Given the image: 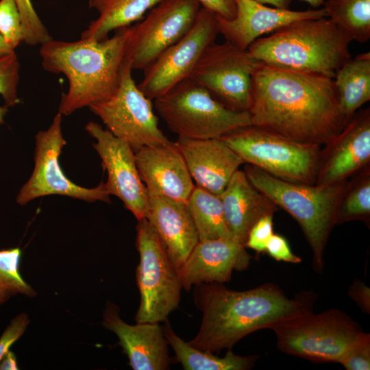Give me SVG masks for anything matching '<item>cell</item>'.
Returning <instances> with one entry per match:
<instances>
[{
    "label": "cell",
    "instance_id": "cell-1",
    "mask_svg": "<svg viewBox=\"0 0 370 370\" xmlns=\"http://www.w3.org/2000/svg\"><path fill=\"white\" fill-rule=\"evenodd\" d=\"M248 112L252 125L303 143L325 145L343 130L334 78L258 62Z\"/></svg>",
    "mask_w": 370,
    "mask_h": 370
},
{
    "label": "cell",
    "instance_id": "cell-2",
    "mask_svg": "<svg viewBox=\"0 0 370 370\" xmlns=\"http://www.w3.org/2000/svg\"><path fill=\"white\" fill-rule=\"evenodd\" d=\"M193 297L202 319L197 334L188 343L212 354L231 349L254 331L270 328L281 319L311 310L314 302L312 292L290 299L271 284L236 291L222 283H202L195 286Z\"/></svg>",
    "mask_w": 370,
    "mask_h": 370
},
{
    "label": "cell",
    "instance_id": "cell-3",
    "mask_svg": "<svg viewBox=\"0 0 370 370\" xmlns=\"http://www.w3.org/2000/svg\"><path fill=\"white\" fill-rule=\"evenodd\" d=\"M115 31L114 36L100 41L52 39L41 45L39 53L44 70L62 73L69 82L58 108L62 115L103 101L116 92L132 29L129 26Z\"/></svg>",
    "mask_w": 370,
    "mask_h": 370
},
{
    "label": "cell",
    "instance_id": "cell-4",
    "mask_svg": "<svg viewBox=\"0 0 370 370\" xmlns=\"http://www.w3.org/2000/svg\"><path fill=\"white\" fill-rule=\"evenodd\" d=\"M351 38L329 18L301 19L260 37L247 50L258 61L334 78L349 58Z\"/></svg>",
    "mask_w": 370,
    "mask_h": 370
},
{
    "label": "cell",
    "instance_id": "cell-5",
    "mask_svg": "<svg viewBox=\"0 0 370 370\" xmlns=\"http://www.w3.org/2000/svg\"><path fill=\"white\" fill-rule=\"evenodd\" d=\"M243 171L254 186L298 222L312 249L314 268L321 271L324 249L336 223L338 206L348 181L322 185L293 182L249 164Z\"/></svg>",
    "mask_w": 370,
    "mask_h": 370
},
{
    "label": "cell",
    "instance_id": "cell-6",
    "mask_svg": "<svg viewBox=\"0 0 370 370\" xmlns=\"http://www.w3.org/2000/svg\"><path fill=\"white\" fill-rule=\"evenodd\" d=\"M154 106L171 132L188 138H221L251 125L248 111L225 107L190 77L154 99Z\"/></svg>",
    "mask_w": 370,
    "mask_h": 370
},
{
    "label": "cell",
    "instance_id": "cell-7",
    "mask_svg": "<svg viewBox=\"0 0 370 370\" xmlns=\"http://www.w3.org/2000/svg\"><path fill=\"white\" fill-rule=\"evenodd\" d=\"M282 352L315 362H339L346 351L365 333L351 317L338 309L319 314L297 312L273 324Z\"/></svg>",
    "mask_w": 370,
    "mask_h": 370
},
{
    "label": "cell",
    "instance_id": "cell-8",
    "mask_svg": "<svg viewBox=\"0 0 370 370\" xmlns=\"http://www.w3.org/2000/svg\"><path fill=\"white\" fill-rule=\"evenodd\" d=\"M246 164L290 182L314 184L321 146L296 142L254 125L221 138Z\"/></svg>",
    "mask_w": 370,
    "mask_h": 370
},
{
    "label": "cell",
    "instance_id": "cell-9",
    "mask_svg": "<svg viewBox=\"0 0 370 370\" xmlns=\"http://www.w3.org/2000/svg\"><path fill=\"white\" fill-rule=\"evenodd\" d=\"M138 221L136 247L139 263L136 278L140 300L135 321L163 322L180 304V276L149 221Z\"/></svg>",
    "mask_w": 370,
    "mask_h": 370
},
{
    "label": "cell",
    "instance_id": "cell-10",
    "mask_svg": "<svg viewBox=\"0 0 370 370\" xmlns=\"http://www.w3.org/2000/svg\"><path fill=\"white\" fill-rule=\"evenodd\" d=\"M132 71V62L127 55L116 92L89 108L108 131L127 143L135 152L143 147L165 145L171 140L159 127L152 100L136 84Z\"/></svg>",
    "mask_w": 370,
    "mask_h": 370
},
{
    "label": "cell",
    "instance_id": "cell-11",
    "mask_svg": "<svg viewBox=\"0 0 370 370\" xmlns=\"http://www.w3.org/2000/svg\"><path fill=\"white\" fill-rule=\"evenodd\" d=\"M62 116L58 112L50 126L35 135L34 169L20 188L16 202L25 206L40 197L58 195L86 202L110 203L104 182L94 188H85L73 182L64 173L59 162L60 155L66 144L62 132Z\"/></svg>",
    "mask_w": 370,
    "mask_h": 370
},
{
    "label": "cell",
    "instance_id": "cell-12",
    "mask_svg": "<svg viewBox=\"0 0 370 370\" xmlns=\"http://www.w3.org/2000/svg\"><path fill=\"white\" fill-rule=\"evenodd\" d=\"M258 61L247 49L225 41L202 53L190 75L225 107L248 111L251 77Z\"/></svg>",
    "mask_w": 370,
    "mask_h": 370
},
{
    "label": "cell",
    "instance_id": "cell-13",
    "mask_svg": "<svg viewBox=\"0 0 370 370\" xmlns=\"http://www.w3.org/2000/svg\"><path fill=\"white\" fill-rule=\"evenodd\" d=\"M218 34L216 14L201 8L191 29L143 70L139 89L154 100L189 77L202 53L214 42Z\"/></svg>",
    "mask_w": 370,
    "mask_h": 370
},
{
    "label": "cell",
    "instance_id": "cell-14",
    "mask_svg": "<svg viewBox=\"0 0 370 370\" xmlns=\"http://www.w3.org/2000/svg\"><path fill=\"white\" fill-rule=\"evenodd\" d=\"M201 5L197 0H162L131 26L127 56L132 68L144 70L193 27Z\"/></svg>",
    "mask_w": 370,
    "mask_h": 370
},
{
    "label": "cell",
    "instance_id": "cell-15",
    "mask_svg": "<svg viewBox=\"0 0 370 370\" xmlns=\"http://www.w3.org/2000/svg\"><path fill=\"white\" fill-rule=\"evenodd\" d=\"M85 130L96 140L92 147L108 173L104 183L108 193L120 199L138 221L145 219L149 195L136 166L135 152L96 122L89 121Z\"/></svg>",
    "mask_w": 370,
    "mask_h": 370
},
{
    "label": "cell",
    "instance_id": "cell-16",
    "mask_svg": "<svg viewBox=\"0 0 370 370\" xmlns=\"http://www.w3.org/2000/svg\"><path fill=\"white\" fill-rule=\"evenodd\" d=\"M321 151L315 184H332L366 167L370 160V109L356 112Z\"/></svg>",
    "mask_w": 370,
    "mask_h": 370
},
{
    "label": "cell",
    "instance_id": "cell-17",
    "mask_svg": "<svg viewBox=\"0 0 370 370\" xmlns=\"http://www.w3.org/2000/svg\"><path fill=\"white\" fill-rule=\"evenodd\" d=\"M135 158L149 196L187 202L195 185L175 142L143 147L135 151Z\"/></svg>",
    "mask_w": 370,
    "mask_h": 370
},
{
    "label": "cell",
    "instance_id": "cell-18",
    "mask_svg": "<svg viewBox=\"0 0 370 370\" xmlns=\"http://www.w3.org/2000/svg\"><path fill=\"white\" fill-rule=\"evenodd\" d=\"M103 325L113 332L134 370H166L172 362L168 342L159 323L130 325L119 315V308L107 301Z\"/></svg>",
    "mask_w": 370,
    "mask_h": 370
},
{
    "label": "cell",
    "instance_id": "cell-19",
    "mask_svg": "<svg viewBox=\"0 0 370 370\" xmlns=\"http://www.w3.org/2000/svg\"><path fill=\"white\" fill-rule=\"evenodd\" d=\"M236 11L232 19L216 15L219 34L225 40L243 49L262 35L272 33L291 22L307 18L327 17L322 8L295 11L270 8L254 0H235Z\"/></svg>",
    "mask_w": 370,
    "mask_h": 370
},
{
    "label": "cell",
    "instance_id": "cell-20",
    "mask_svg": "<svg viewBox=\"0 0 370 370\" xmlns=\"http://www.w3.org/2000/svg\"><path fill=\"white\" fill-rule=\"evenodd\" d=\"M196 186L221 195L244 160L219 138L178 136L175 142Z\"/></svg>",
    "mask_w": 370,
    "mask_h": 370
},
{
    "label": "cell",
    "instance_id": "cell-21",
    "mask_svg": "<svg viewBox=\"0 0 370 370\" xmlns=\"http://www.w3.org/2000/svg\"><path fill=\"white\" fill-rule=\"evenodd\" d=\"M245 248L231 238L199 241L179 271L182 288L229 281L234 270L247 267L251 256Z\"/></svg>",
    "mask_w": 370,
    "mask_h": 370
},
{
    "label": "cell",
    "instance_id": "cell-22",
    "mask_svg": "<svg viewBox=\"0 0 370 370\" xmlns=\"http://www.w3.org/2000/svg\"><path fill=\"white\" fill-rule=\"evenodd\" d=\"M145 219L156 232L169 259L180 271L199 242L187 202L149 196Z\"/></svg>",
    "mask_w": 370,
    "mask_h": 370
},
{
    "label": "cell",
    "instance_id": "cell-23",
    "mask_svg": "<svg viewBox=\"0 0 370 370\" xmlns=\"http://www.w3.org/2000/svg\"><path fill=\"white\" fill-rule=\"evenodd\" d=\"M219 195L232 238L244 246L254 225L278 210L276 204L254 186L240 169L234 173Z\"/></svg>",
    "mask_w": 370,
    "mask_h": 370
},
{
    "label": "cell",
    "instance_id": "cell-24",
    "mask_svg": "<svg viewBox=\"0 0 370 370\" xmlns=\"http://www.w3.org/2000/svg\"><path fill=\"white\" fill-rule=\"evenodd\" d=\"M162 0H90L98 17L81 34V39L100 41L113 30L130 26Z\"/></svg>",
    "mask_w": 370,
    "mask_h": 370
},
{
    "label": "cell",
    "instance_id": "cell-25",
    "mask_svg": "<svg viewBox=\"0 0 370 370\" xmlns=\"http://www.w3.org/2000/svg\"><path fill=\"white\" fill-rule=\"evenodd\" d=\"M334 81L341 111L349 119L370 100V53L349 58L337 71Z\"/></svg>",
    "mask_w": 370,
    "mask_h": 370
},
{
    "label": "cell",
    "instance_id": "cell-26",
    "mask_svg": "<svg viewBox=\"0 0 370 370\" xmlns=\"http://www.w3.org/2000/svg\"><path fill=\"white\" fill-rule=\"evenodd\" d=\"M163 323V334L185 370H246L252 367L256 360L255 356L236 355L231 349L222 358L196 349L175 334L168 319Z\"/></svg>",
    "mask_w": 370,
    "mask_h": 370
},
{
    "label": "cell",
    "instance_id": "cell-27",
    "mask_svg": "<svg viewBox=\"0 0 370 370\" xmlns=\"http://www.w3.org/2000/svg\"><path fill=\"white\" fill-rule=\"evenodd\" d=\"M187 205L198 234L199 241L221 238L232 239L225 219L220 195L195 185Z\"/></svg>",
    "mask_w": 370,
    "mask_h": 370
},
{
    "label": "cell",
    "instance_id": "cell-28",
    "mask_svg": "<svg viewBox=\"0 0 370 370\" xmlns=\"http://www.w3.org/2000/svg\"><path fill=\"white\" fill-rule=\"evenodd\" d=\"M327 17L353 40L365 43L370 39V0H324Z\"/></svg>",
    "mask_w": 370,
    "mask_h": 370
},
{
    "label": "cell",
    "instance_id": "cell-29",
    "mask_svg": "<svg viewBox=\"0 0 370 370\" xmlns=\"http://www.w3.org/2000/svg\"><path fill=\"white\" fill-rule=\"evenodd\" d=\"M19 247L0 250V306L16 295L36 297L35 290L23 278Z\"/></svg>",
    "mask_w": 370,
    "mask_h": 370
},
{
    "label": "cell",
    "instance_id": "cell-30",
    "mask_svg": "<svg viewBox=\"0 0 370 370\" xmlns=\"http://www.w3.org/2000/svg\"><path fill=\"white\" fill-rule=\"evenodd\" d=\"M370 214V175L369 169L347 183L338 208L336 223L367 218Z\"/></svg>",
    "mask_w": 370,
    "mask_h": 370
},
{
    "label": "cell",
    "instance_id": "cell-31",
    "mask_svg": "<svg viewBox=\"0 0 370 370\" xmlns=\"http://www.w3.org/2000/svg\"><path fill=\"white\" fill-rule=\"evenodd\" d=\"M19 71L20 63L15 51L0 56V95L8 108L20 103L18 95Z\"/></svg>",
    "mask_w": 370,
    "mask_h": 370
},
{
    "label": "cell",
    "instance_id": "cell-32",
    "mask_svg": "<svg viewBox=\"0 0 370 370\" xmlns=\"http://www.w3.org/2000/svg\"><path fill=\"white\" fill-rule=\"evenodd\" d=\"M17 5L23 27V42L30 46L42 45L53 38L44 25L31 0H14Z\"/></svg>",
    "mask_w": 370,
    "mask_h": 370
},
{
    "label": "cell",
    "instance_id": "cell-33",
    "mask_svg": "<svg viewBox=\"0 0 370 370\" xmlns=\"http://www.w3.org/2000/svg\"><path fill=\"white\" fill-rule=\"evenodd\" d=\"M0 34L14 49L23 42L21 18L14 0H0Z\"/></svg>",
    "mask_w": 370,
    "mask_h": 370
},
{
    "label": "cell",
    "instance_id": "cell-34",
    "mask_svg": "<svg viewBox=\"0 0 370 370\" xmlns=\"http://www.w3.org/2000/svg\"><path fill=\"white\" fill-rule=\"evenodd\" d=\"M339 363L347 370L370 369V335L364 333L346 351Z\"/></svg>",
    "mask_w": 370,
    "mask_h": 370
},
{
    "label": "cell",
    "instance_id": "cell-35",
    "mask_svg": "<svg viewBox=\"0 0 370 370\" xmlns=\"http://www.w3.org/2000/svg\"><path fill=\"white\" fill-rule=\"evenodd\" d=\"M273 215L269 214L259 219L250 230L245 247L258 253L266 251L267 242L273 233Z\"/></svg>",
    "mask_w": 370,
    "mask_h": 370
},
{
    "label": "cell",
    "instance_id": "cell-36",
    "mask_svg": "<svg viewBox=\"0 0 370 370\" xmlns=\"http://www.w3.org/2000/svg\"><path fill=\"white\" fill-rule=\"evenodd\" d=\"M29 319L25 312H21L14 317L0 336V360L10 350L25 332L29 324Z\"/></svg>",
    "mask_w": 370,
    "mask_h": 370
},
{
    "label": "cell",
    "instance_id": "cell-37",
    "mask_svg": "<svg viewBox=\"0 0 370 370\" xmlns=\"http://www.w3.org/2000/svg\"><path fill=\"white\" fill-rule=\"evenodd\" d=\"M265 251L278 261L282 260L292 263L301 262L300 257L292 252L286 240L278 234H272L267 242Z\"/></svg>",
    "mask_w": 370,
    "mask_h": 370
},
{
    "label": "cell",
    "instance_id": "cell-38",
    "mask_svg": "<svg viewBox=\"0 0 370 370\" xmlns=\"http://www.w3.org/2000/svg\"><path fill=\"white\" fill-rule=\"evenodd\" d=\"M201 8L207 9L217 16L226 19L235 16L236 5L235 0H197Z\"/></svg>",
    "mask_w": 370,
    "mask_h": 370
},
{
    "label": "cell",
    "instance_id": "cell-39",
    "mask_svg": "<svg viewBox=\"0 0 370 370\" xmlns=\"http://www.w3.org/2000/svg\"><path fill=\"white\" fill-rule=\"evenodd\" d=\"M349 295L363 311L369 312L370 290L363 282L355 280L350 286Z\"/></svg>",
    "mask_w": 370,
    "mask_h": 370
},
{
    "label": "cell",
    "instance_id": "cell-40",
    "mask_svg": "<svg viewBox=\"0 0 370 370\" xmlns=\"http://www.w3.org/2000/svg\"><path fill=\"white\" fill-rule=\"evenodd\" d=\"M18 369L15 354L9 350L0 360V370H17Z\"/></svg>",
    "mask_w": 370,
    "mask_h": 370
},
{
    "label": "cell",
    "instance_id": "cell-41",
    "mask_svg": "<svg viewBox=\"0 0 370 370\" xmlns=\"http://www.w3.org/2000/svg\"><path fill=\"white\" fill-rule=\"evenodd\" d=\"M262 4H269L275 8L288 9L292 0H254Z\"/></svg>",
    "mask_w": 370,
    "mask_h": 370
},
{
    "label": "cell",
    "instance_id": "cell-42",
    "mask_svg": "<svg viewBox=\"0 0 370 370\" xmlns=\"http://www.w3.org/2000/svg\"><path fill=\"white\" fill-rule=\"evenodd\" d=\"M14 51L0 34V56L11 53Z\"/></svg>",
    "mask_w": 370,
    "mask_h": 370
},
{
    "label": "cell",
    "instance_id": "cell-43",
    "mask_svg": "<svg viewBox=\"0 0 370 370\" xmlns=\"http://www.w3.org/2000/svg\"><path fill=\"white\" fill-rule=\"evenodd\" d=\"M315 9L323 5L324 0H302Z\"/></svg>",
    "mask_w": 370,
    "mask_h": 370
},
{
    "label": "cell",
    "instance_id": "cell-44",
    "mask_svg": "<svg viewBox=\"0 0 370 370\" xmlns=\"http://www.w3.org/2000/svg\"><path fill=\"white\" fill-rule=\"evenodd\" d=\"M8 108L5 105H0V125L3 123L4 118L8 112Z\"/></svg>",
    "mask_w": 370,
    "mask_h": 370
},
{
    "label": "cell",
    "instance_id": "cell-45",
    "mask_svg": "<svg viewBox=\"0 0 370 370\" xmlns=\"http://www.w3.org/2000/svg\"></svg>",
    "mask_w": 370,
    "mask_h": 370
}]
</instances>
